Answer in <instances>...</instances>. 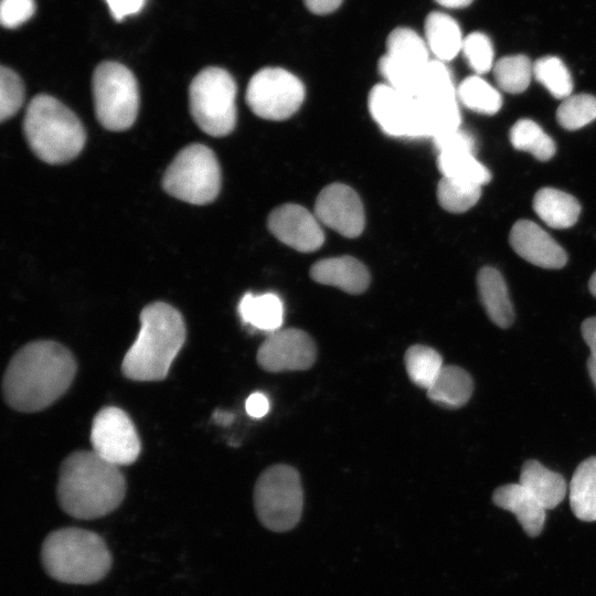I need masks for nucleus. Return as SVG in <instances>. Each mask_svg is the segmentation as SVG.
<instances>
[{"label": "nucleus", "instance_id": "79ce46f5", "mask_svg": "<svg viewBox=\"0 0 596 596\" xmlns=\"http://www.w3.org/2000/svg\"><path fill=\"white\" fill-rule=\"evenodd\" d=\"M582 336L590 350V356L596 359V317H590L582 323Z\"/></svg>", "mask_w": 596, "mask_h": 596}, {"label": "nucleus", "instance_id": "6e6552de", "mask_svg": "<svg viewBox=\"0 0 596 596\" xmlns=\"http://www.w3.org/2000/svg\"><path fill=\"white\" fill-rule=\"evenodd\" d=\"M162 187L171 196L191 204L212 202L221 188V170L214 152L201 143L187 146L167 168Z\"/></svg>", "mask_w": 596, "mask_h": 596}, {"label": "nucleus", "instance_id": "f8f14e48", "mask_svg": "<svg viewBox=\"0 0 596 596\" xmlns=\"http://www.w3.org/2000/svg\"><path fill=\"white\" fill-rule=\"evenodd\" d=\"M91 443L99 457L118 467L135 462L141 449L129 415L116 406L97 412L92 423Z\"/></svg>", "mask_w": 596, "mask_h": 596}, {"label": "nucleus", "instance_id": "a211bd4d", "mask_svg": "<svg viewBox=\"0 0 596 596\" xmlns=\"http://www.w3.org/2000/svg\"><path fill=\"white\" fill-rule=\"evenodd\" d=\"M310 276L319 284L337 287L351 295L364 292L370 284L368 268L352 256L318 260L311 266Z\"/></svg>", "mask_w": 596, "mask_h": 596}, {"label": "nucleus", "instance_id": "f257e3e1", "mask_svg": "<svg viewBox=\"0 0 596 596\" xmlns=\"http://www.w3.org/2000/svg\"><path fill=\"white\" fill-rule=\"evenodd\" d=\"M77 370L73 353L51 340L32 341L11 358L2 380L7 404L19 412L44 409L71 386Z\"/></svg>", "mask_w": 596, "mask_h": 596}, {"label": "nucleus", "instance_id": "58836bf2", "mask_svg": "<svg viewBox=\"0 0 596 596\" xmlns=\"http://www.w3.org/2000/svg\"><path fill=\"white\" fill-rule=\"evenodd\" d=\"M433 140L438 153L446 151H469L475 153L476 141L473 137L460 127L438 135Z\"/></svg>", "mask_w": 596, "mask_h": 596}, {"label": "nucleus", "instance_id": "a18cd8bd", "mask_svg": "<svg viewBox=\"0 0 596 596\" xmlns=\"http://www.w3.org/2000/svg\"><path fill=\"white\" fill-rule=\"evenodd\" d=\"M213 418L217 424L228 425L233 422L234 415L226 412H216Z\"/></svg>", "mask_w": 596, "mask_h": 596}, {"label": "nucleus", "instance_id": "473e14b6", "mask_svg": "<svg viewBox=\"0 0 596 596\" xmlns=\"http://www.w3.org/2000/svg\"><path fill=\"white\" fill-rule=\"evenodd\" d=\"M481 195V185L443 177L437 185V200L443 209L462 213L472 207Z\"/></svg>", "mask_w": 596, "mask_h": 596}, {"label": "nucleus", "instance_id": "c03bdc74", "mask_svg": "<svg viewBox=\"0 0 596 596\" xmlns=\"http://www.w3.org/2000/svg\"><path fill=\"white\" fill-rule=\"evenodd\" d=\"M445 8L458 9L468 7L473 0H435Z\"/></svg>", "mask_w": 596, "mask_h": 596}, {"label": "nucleus", "instance_id": "7c9ffc66", "mask_svg": "<svg viewBox=\"0 0 596 596\" xmlns=\"http://www.w3.org/2000/svg\"><path fill=\"white\" fill-rule=\"evenodd\" d=\"M492 68L499 88L510 94L524 92L533 76V64L524 54L503 56Z\"/></svg>", "mask_w": 596, "mask_h": 596}, {"label": "nucleus", "instance_id": "e433bc0d", "mask_svg": "<svg viewBox=\"0 0 596 596\" xmlns=\"http://www.w3.org/2000/svg\"><path fill=\"white\" fill-rule=\"evenodd\" d=\"M24 102V85L20 76L6 66L0 68V119L12 117Z\"/></svg>", "mask_w": 596, "mask_h": 596}, {"label": "nucleus", "instance_id": "20e7f679", "mask_svg": "<svg viewBox=\"0 0 596 596\" xmlns=\"http://www.w3.org/2000/svg\"><path fill=\"white\" fill-rule=\"evenodd\" d=\"M41 561L49 576L66 584L96 583L111 566V555L104 540L78 528L50 533L42 544Z\"/></svg>", "mask_w": 596, "mask_h": 596}, {"label": "nucleus", "instance_id": "ddd939ff", "mask_svg": "<svg viewBox=\"0 0 596 596\" xmlns=\"http://www.w3.org/2000/svg\"><path fill=\"white\" fill-rule=\"evenodd\" d=\"M369 110L386 135L405 138L427 137L418 100L389 84H377L371 89Z\"/></svg>", "mask_w": 596, "mask_h": 596}, {"label": "nucleus", "instance_id": "4c0bfd02", "mask_svg": "<svg viewBox=\"0 0 596 596\" xmlns=\"http://www.w3.org/2000/svg\"><path fill=\"white\" fill-rule=\"evenodd\" d=\"M34 11V0H1V24L8 29H14L28 21Z\"/></svg>", "mask_w": 596, "mask_h": 596}, {"label": "nucleus", "instance_id": "1a4fd4ad", "mask_svg": "<svg viewBox=\"0 0 596 596\" xmlns=\"http://www.w3.org/2000/svg\"><path fill=\"white\" fill-rule=\"evenodd\" d=\"M95 115L108 130L123 131L135 123L139 109V89L135 75L118 62H103L92 79Z\"/></svg>", "mask_w": 596, "mask_h": 596}, {"label": "nucleus", "instance_id": "ea45409f", "mask_svg": "<svg viewBox=\"0 0 596 596\" xmlns=\"http://www.w3.org/2000/svg\"><path fill=\"white\" fill-rule=\"evenodd\" d=\"M115 20L121 21L128 15L138 13L146 0H105Z\"/></svg>", "mask_w": 596, "mask_h": 596}, {"label": "nucleus", "instance_id": "a19ab883", "mask_svg": "<svg viewBox=\"0 0 596 596\" xmlns=\"http://www.w3.org/2000/svg\"><path fill=\"white\" fill-rule=\"evenodd\" d=\"M246 413L253 418H260L269 411V401L260 392L252 393L245 402Z\"/></svg>", "mask_w": 596, "mask_h": 596}, {"label": "nucleus", "instance_id": "423d86ee", "mask_svg": "<svg viewBox=\"0 0 596 596\" xmlns=\"http://www.w3.org/2000/svg\"><path fill=\"white\" fill-rule=\"evenodd\" d=\"M236 84L232 75L220 67L202 70L189 87L191 115L207 135L226 136L236 125Z\"/></svg>", "mask_w": 596, "mask_h": 596}, {"label": "nucleus", "instance_id": "c756f323", "mask_svg": "<svg viewBox=\"0 0 596 596\" xmlns=\"http://www.w3.org/2000/svg\"><path fill=\"white\" fill-rule=\"evenodd\" d=\"M405 369L409 380L418 387L428 390L443 369V358L433 348L414 344L405 352Z\"/></svg>", "mask_w": 596, "mask_h": 596}, {"label": "nucleus", "instance_id": "37998d69", "mask_svg": "<svg viewBox=\"0 0 596 596\" xmlns=\"http://www.w3.org/2000/svg\"><path fill=\"white\" fill-rule=\"evenodd\" d=\"M308 10L315 14H328L337 10L342 0H304Z\"/></svg>", "mask_w": 596, "mask_h": 596}, {"label": "nucleus", "instance_id": "49530a36", "mask_svg": "<svg viewBox=\"0 0 596 596\" xmlns=\"http://www.w3.org/2000/svg\"><path fill=\"white\" fill-rule=\"evenodd\" d=\"M587 370H588V373H589V376L596 387V359L590 356L588 360H587Z\"/></svg>", "mask_w": 596, "mask_h": 596}, {"label": "nucleus", "instance_id": "4468645a", "mask_svg": "<svg viewBox=\"0 0 596 596\" xmlns=\"http://www.w3.org/2000/svg\"><path fill=\"white\" fill-rule=\"evenodd\" d=\"M317 348L301 329H279L268 334L257 351V362L268 372L302 371L312 366Z\"/></svg>", "mask_w": 596, "mask_h": 596}, {"label": "nucleus", "instance_id": "72a5a7b5", "mask_svg": "<svg viewBox=\"0 0 596 596\" xmlns=\"http://www.w3.org/2000/svg\"><path fill=\"white\" fill-rule=\"evenodd\" d=\"M558 124L566 130H577L596 119V97L589 94L571 95L556 110Z\"/></svg>", "mask_w": 596, "mask_h": 596}, {"label": "nucleus", "instance_id": "39448f33", "mask_svg": "<svg viewBox=\"0 0 596 596\" xmlns=\"http://www.w3.org/2000/svg\"><path fill=\"white\" fill-rule=\"evenodd\" d=\"M33 153L50 164L65 163L79 155L86 132L78 117L56 98L40 94L30 102L23 121Z\"/></svg>", "mask_w": 596, "mask_h": 596}, {"label": "nucleus", "instance_id": "f704fd0d", "mask_svg": "<svg viewBox=\"0 0 596 596\" xmlns=\"http://www.w3.org/2000/svg\"><path fill=\"white\" fill-rule=\"evenodd\" d=\"M455 96H457V91L448 67L441 61H429L421 76L414 97L443 98Z\"/></svg>", "mask_w": 596, "mask_h": 596}, {"label": "nucleus", "instance_id": "bb28decb", "mask_svg": "<svg viewBox=\"0 0 596 596\" xmlns=\"http://www.w3.org/2000/svg\"><path fill=\"white\" fill-rule=\"evenodd\" d=\"M437 167L445 178L472 182L483 185L491 180L489 169L483 166L473 152L446 151L439 152Z\"/></svg>", "mask_w": 596, "mask_h": 596}, {"label": "nucleus", "instance_id": "412c9836", "mask_svg": "<svg viewBox=\"0 0 596 596\" xmlns=\"http://www.w3.org/2000/svg\"><path fill=\"white\" fill-rule=\"evenodd\" d=\"M520 483L547 510L557 507L566 494L562 475L534 459L526 460L520 473Z\"/></svg>", "mask_w": 596, "mask_h": 596}, {"label": "nucleus", "instance_id": "4be33fe9", "mask_svg": "<svg viewBox=\"0 0 596 596\" xmlns=\"http://www.w3.org/2000/svg\"><path fill=\"white\" fill-rule=\"evenodd\" d=\"M237 309L244 324L268 334L279 330L284 321V304L274 292H247L240 300Z\"/></svg>", "mask_w": 596, "mask_h": 596}, {"label": "nucleus", "instance_id": "2f4dec72", "mask_svg": "<svg viewBox=\"0 0 596 596\" xmlns=\"http://www.w3.org/2000/svg\"><path fill=\"white\" fill-rule=\"evenodd\" d=\"M533 76L552 96L565 99L572 95L573 79L564 62L557 56H543L533 63Z\"/></svg>", "mask_w": 596, "mask_h": 596}, {"label": "nucleus", "instance_id": "2eb2a0df", "mask_svg": "<svg viewBox=\"0 0 596 596\" xmlns=\"http://www.w3.org/2000/svg\"><path fill=\"white\" fill-rule=\"evenodd\" d=\"M315 215L320 222L342 236H359L365 224L364 209L358 193L342 183L326 187L315 203Z\"/></svg>", "mask_w": 596, "mask_h": 596}, {"label": "nucleus", "instance_id": "f03ea898", "mask_svg": "<svg viewBox=\"0 0 596 596\" xmlns=\"http://www.w3.org/2000/svg\"><path fill=\"white\" fill-rule=\"evenodd\" d=\"M125 477L118 466L94 450L70 454L60 467L57 500L65 513L92 520L113 512L123 501Z\"/></svg>", "mask_w": 596, "mask_h": 596}, {"label": "nucleus", "instance_id": "dca6fc26", "mask_svg": "<svg viewBox=\"0 0 596 596\" xmlns=\"http://www.w3.org/2000/svg\"><path fill=\"white\" fill-rule=\"evenodd\" d=\"M268 228L284 244L299 252H313L324 241L321 224L315 214L298 204H283L268 216Z\"/></svg>", "mask_w": 596, "mask_h": 596}, {"label": "nucleus", "instance_id": "5701e85b", "mask_svg": "<svg viewBox=\"0 0 596 596\" xmlns=\"http://www.w3.org/2000/svg\"><path fill=\"white\" fill-rule=\"evenodd\" d=\"M533 210L549 226L567 228L578 220L581 205L571 194L554 188H542L533 198Z\"/></svg>", "mask_w": 596, "mask_h": 596}, {"label": "nucleus", "instance_id": "b1692460", "mask_svg": "<svg viewBox=\"0 0 596 596\" xmlns=\"http://www.w3.org/2000/svg\"><path fill=\"white\" fill-rule=\"evenodd\" d=\"M425 41L436 60H454L462 47L461 30L450 15L433 11L425 20Z\"/></svg>", "mask_w": 596, "mask_h": 596}, {"label": "nucleus", "instance_id": "f3484780", "mask_svg": "<svg viewBox=\"0 0 596 596\" xmlns=\"http://www.w3.org/2000/svg\"><path fill=\"white\" fill-rule=\"evenodd\" d=\"M510 245L526 262L550 269L562 268L567 255L562 246L541 226L529 220L514 223L510 232Z\"/></svg>", "mask_w": 596, "mask_h": 596}, {"label": "nucleus", "instance_id": "6ab92c4d", "mask_svg": "<svg viewBox=\"0 0 596 596\" xmlns=\"http://www.w3.org/2000/svg\"><path fill=\"white\" fill-rule=\"evenodd\" d=\"M492 501L499 508L512 512L529 536L540 535L546 509L520 482L497 488Z\"/></svg>", "mask_w": 596, "mask_h": 596}, {"label": "nucleus", "instance_id": "0eeeda50", "mask_svg": "<svg viewBox=\"0 0 596 596\" xmlns=\"http://www.w3.org/2000/svg\"><path fill=\"white\" fill-rule=\"evenodd\" d=\"M254 504L265 528L275 532H286L295 528L304 505L298 471L284 464L267 468L256 481Z\"/></svg>", "mask_w": 596, "mask_h": 596}, {"label": "nucleus", "instance_id": "a878e982", "mask_svg": "<svg viewBox=\"0 0 596 596\" xmlns=\"http://www.w3.org/2000/svg\"><path fill=\"white\" fill-rule=\"evenodd\" d=\"M570 504L582 521H596V456L582 461L570 485Z\"/></svg>", "mask_w": 596, "mask_h": 596}, {"label": "nucleus", "instance_id": "c85d7f7f", "mask_svg": "<svg viewBox=\"0 0 596 596\" xmlns=\"http://www.w3.org/2000/svg\"><path fill=\"white\" fill-rule=\"evenodd\" d=\"M457 98L467 108L483 115H493L502 106L499 91L479 75L469 76L459 84Z\"/></svg>", "mask_w": 596, "mask_h": 596}, {"label": "nucleus", "instance_id": "393cba45", "mask_svg": "<svg viewBox=\"0 0 596 596\" xmlns=\"http://www.w3.org/2000/svg\"><path fill=\"white\" fill-rule=\"evenodd\" d=\"M472 391L473 381L466 370L457 365H445L427 390V396L441 406L458 408L469 401Z\"/></svg>", "mask_w": 596, "mask_h": 596}, {"label": "nucleus", "instance_id": "9b49d317", "mask_svg": "<svg viewBox=\"0 0 596 596\" xmlns=\"http://www.w3.org/2000/svg\"><path fill=\"white\" fill-rule=\"evenodd\" d=\"M426 41L414 30L394 29L386 40V53L379 61V70L386 84L415 96L421 76L430 61Z\"/></svg>", "mask_w": 596, "mask_h": 596}, {"label": "nucleus", "instance_id": "cd10ccee", "mask_svg": "<svg viewBox=\"0 0 596 596\" xmlns=\"http://www.w3.org/2000/svg\"><path fill=\"white\" fill-rule=\"evenodd\" d=\"M509 138L515 149L530 152L540 161L550 160L556 151L554 140L532 119L518 120L511 127Z\"/></svg>", "mask_w": 596, "mask_h": 596}, {"label": "nucleus", "instance_id": "c9c22d12", "mask_svg": "<svg viewBox=\"0 0 596 596\" xmlns=\"http://www.w3.org/2000/svg\"><path fill=\"white\" fill-rule=\"evenodd\" d=\"M461 51L476 74L488 73L493 67V46L489 36L472 32L464 38Z\"/></svg>", "mask_w": 596, "mask_h": 596}, {"label": "nucleus", "instance_id": "7ed1b4c3", "mask_svg": "<svg viewBox=\"0 0 596 596\" xmlns=\"http://www.w3.org/2000/svg\"><path fill=\"white\" fill-rule=\"evenodd\" d=\"M187 328L182 315L171 305L155 301L140 312V330L126 352L121 371L132 381H161L184 344Z\"/></svg>", "mask_w": 596, "mask_h": 596}, {"label": "nucleus", "instance_id": "aec40b11", "mask_svg": "<svg viewBox=\"0 0 596 596\" xmlns=\"http://www.w3.org/2000/svg\"><path fill=\"white\" fill-rule=\"evenodd\" d=\"M477 285L480 300L490 320L500 328H509L514 320V311L500 272L490 266L482 267L477 276Z\"/></svg>", "mask_w": 596, "mask_h": 596}, {"label": "nucleus", "instance_id": "9d476101", "mask_svg": "<svg viewBox=\"0 0 596 596\" xmlns=\"http://www.w3.org/2000/svg\"><path fill=\"white\" fill-rule=\"evenodd\" d=\"M305 98L301 81L279 67H266L253 75L246 89V103L252 111L268 120L292 116Z\"/></svg>", "mask_w": 596, "mask_h": 596}, {"label": "nucleus", "instance_id": "de8ad7c7", "mask_svg": "<svg viewBox=\"0 0 596 596\" xmlns=\"http://www.w3.org/2000/svg\"><path fill=\"white\" fill-rule=\"evenodd\" d=\"M589 291L594 297H596V272L592 275L588 283Z\"/></svg>", "mask_w": 596, "mask_h": 596}]
</instances>
